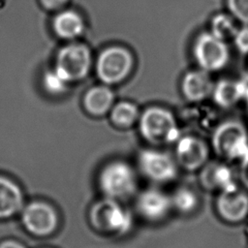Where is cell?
Listing matches in <instances>:
<instances>
[{
    "label": "cell",
    "instance_id": "obj_3",
    "mask_svg": "<svg viewBox=\"0 0 248 248\" xmlns=\"http://www.w3.org/2000/svg\"><path fill=\"white\" fill-rule=\"evenodd\" d=\"M22 228L38 238H48L60 232L62 217L59 209L45 199H30L18 215Z\"/></svg>",
    "mask_w": 248,
    "mask_h": 248
},
{
    "label": "cell",
    "instance_id": "obj_11",
    "mask_svg": "<svg viewBox=\"0 0 248 248\" xmlns=\"http://www.w3.org/2000/svg\"><path fill=\"white\" fill-rule=\"evenodd\" d=\"M91 56L83 45H70L60 50L57 55L55 69L68 80L83 78L90 67Z\"/></svg>",
    "mask_w": 248,
    "mask_h": 248
},
{
    "label": "cell",
    "instance_id": "obj_1",
    "mask_svg": "<svg viewBox=\"0 0 248 248\" xmlns=\"http://www.w3.org/2000/svg\"><path fill=\"white\" fill-rule=\"evenodd\" d=\"M95 181L100 197L122 202L138 191L137 170L124 160H110L101 165Z\"/></svg>",
    "mask_w": 248,
    "mask_h": 248
},
{
    "label": "cell",
    "instance_id": "obj_24",
    "mask_svg": "<svg viewBox=\"0 0 248 248\" xmlns=\"http://www.w3.org/2000/svg\"><path fill=\"white\" fill-rule=\"evenodd\" d=\"M232 41L238 52L248 54V24H243L237 29Z\"/></svg>",
    "mask_w": 248,
    "mask_h": 248
},
{
    "label": "cell",
    "instance_id": "obj_9",
    "mask_svg": "<svg viewBox=\"0 0 248 248\" xmlns=\"http://www.w3.org/2000/svg\"><path fill=\"white\" fill-rule=\"evenodd\" d=\"M174 159L182 170L197 171L208 163L209 148L201 138L192 135L180 136L175 141Z\"/></svg>",
    "mask_w": 248,
    "mask_h": 248
},
{
    "label": "cell",
    "instance_id": "obj_18",
    "mask_svg": "<svg viewBox=\"0 0 248 248\" xmlns=\"http://www.w3.org/2000/svg\"><path fill=\"white\" fill-rule=\"evenodd\" d=\"M170 200L172 209L184 215L193 213L198 208L200 202L198 194L187 186L176 188L170 195Z\"/></svg>",
    "mask_w": 248,
    "mask_h": 248
},
{
    "label": "cell",
    "instance_id": "obj_10",
    "mask_svg": "<svg viewBox=\"0 0 248 248\" xmlns=\"http://www.w3.org/2000/svg\"><path fill=\"white\" fill-rule=\"evenodd\" d=\"M135 205L138 214L150 223L165 220L172 209L170 195L156 187L146 188L140 192L137 195Z\"/></svg>",
    "mask_w": 248,
    "mask_h": 248
},
{
    "label": "cell",
    "instance_id": "obj_2",
    "mask_svg": "<svg viewBox=\"0 0 248 248\" xmlns=\"http://www.w3.org/2000/svg\"><path fill=\"white\" fill-rule=\"evenodd\" d=\"M88 219L93 230L106 237H122L133 229L132 212L122 202L100 197L89 207Z\"/></svg>",
    "mask_w": 248,
    "mask_h": 248
},
{
    "label": "cell",
    "instance_id": "obj_19",
    "mask_svg": "<svg viewBox=\"0 0 248 248\" xmlns=\"http://www.w3.org/2000/svg\"><path fill=\"white\" fill-rule=\"evenodd\" d=\"M54 29L62 38H74L81 33L83 22L75 12H64L54 19Z\"/></svg>",
    "mask_w": 248,
    "mask_h": 248
},
{
    "label": "cell",
    "instance_id": "obj_4",
    "mask_svg": "<svg viewBox=\"0 0 248 248\" xmlns=\"http://www.w3.org/2000/svg\"><path fill=\"white\" fill-rule=\"evenodd\" d=\"M138 123L141 138L152 145L170 144L180 137L174 115L162 107L152 106L144 109Z\"/></svg>",
    "mask_w": 248,
    "mask_h": 248
},
{
    "label": "cell",
    "instance_id": "obj_16",
    "mask_svg": "<svg viewBox=\"0 0 248 248\" xmlns=\"http://www.w3.org/2000/svg\"><path fill=\"white\" fill-rule=\"evenodd\" d=\"M247 87V81L223 78L214 83L211 97L217 106L224 108H232L244 99Z\"/></svg>",
    "mask_w": 248,
    "mask_h": 248
},
{
    "label": "cell",
    "instance_id": "obj_20",
    "mask_svg": "<svg viewBox=\"0 0 248 248\" xmlns=\"http://www.w3.org/2000/svg\"><path fill=\"white\" fill-rule=\"evenodd\" d=\"M140 110L137 105L131 102H119L114 105L110 111V118L113 124L120 128L133 126L140 118Z\"/></svg>",
    "mask_w": 248,
    "mask_h": 248
},
{
    "label": "cell",
    "instance_id": "obj_21",
    "mask_svg": "<svg viewBox=\"0 0 248 248\" xmlns=\"http://www.w3.org/2000/svg\"><path fill=\"white\" fill-rule=\"evenodd\" d=\"M234 20L231 14H218L211 19L209 32L224 42L232 40L238 29Z\"/></svg>",
    "mask_w": 248,
    "mask_h": 248
},
{
    "label": "cell",
    "instance_id": "obj_7",
    "mask_svg": "<svg viewBox=\"0 0 248 248\" xmlns=\"http://www.w3.org/2000/svg\"><path fill=\"white\" fill-rule=\"evenodd\" d=\"M193 54L199 68L208 73L224 69L230 58L227 43L210 32L198 35L194 42Z\"/></svg>",
    "mask_w": 248,
    "mask_h": 248
},
{
    "label": "cell",
    "instance_id": "obj_23",
    "mask_svg": "<svg viewBox=\"0 0 248 248\" xmlns=\"http://www.w3.org/2000/svg\"><path fill=\"white\" fill-rule=\"evenodd\" d=\"M227 7L235 20L248 24V0H227Z\"/></svg>",
    "mask_w": 248,
    "mask_h": 248
},
{
    "label": "cell",
    "instance_id": "obj_12",
    "mask_svg": "<svg viewBox=\"0 0 248 248\" xmlns=\"http://www.w3.org/2000/svg\"><path fill=\"white\" fill-rule=\"evenodd\" d=\"M215 209L228 224H238L248 216V193L238 186L218 193Z\"/></svg>",
    "mask_w": 248,
    "mask_h": 248
},
{
    "label": "cell",
    "instance_id": "obj_6",
    "mask_svg": "<svg viewBox=\"0 0 248 248\" xmlns=\"http://www.w3.org/2000/svg\"><path fill=\"white\" fill-rule=\"evenodd\" d=\"M137 167L140 173L154 184L172 182L177 177L179 169L174 156L154 148H145L139 152Z\"/></svg>",
    "mask_w": 248,
    "mask_h": 248
},
{
    "label": "cell",
    "instance_id": "obj_27",
    "mask_svg": "<svg viewBox=\"0 0 248 248\" xmlns=\"http://www.w3.org/2000/svg\"><path fill=\"white\" fill-rule=\"evenodd\" d=\"M43 5L48 9H56L61 7L67 0H41Z\"/></svg>",
    "mask_w": 248,
    "mask_h": 248
},
{
    "label": "cell",
    "instance_id": "obj_8",
    "mask_svg": "<svg viewBox=\"0 0 248 248\" xmlns=\"http://www.w3.org/2000/svg\"><path fill=\"white\" fill-rule=\"evenodd\" d=\"M134 62L130 50L122 46H110L98 57L96 65L98 77L105 83H118L129 76Z\"/></svg>",
    "mask_w": 248,
    "mask_h": 248
},
{
    "label": "cell",
    "instance_id": "obj_25",
    "mask_svg": "<svg viewBox=\"0 0 248 248\" xmlns=\"http://www.w3.org/2000/svg\"><path fill=\"white\" fill-rule=\"evenodd\" d=\"M238 179L242 183L245 190L248 191V151L239 160V168L237 171Z\"/></svg>",
    "mask_w": 248,
    "mask_h": 248
},
{
    "label": "cell",
    "instance_id": "obj_29",
    "mask_svg": "<svg viewBox=\"0 0 248 248\" xmlns=\"http://www.w3.org/2000/svg\"><path fill=\"white\" fill-rule=\"evenodd\" d=\"M44 248H49V247H44Z\"/></svg>",
    "mask_w": 248,
    "mask_h": 248
},
{
    "label": "cell",
    "instance_id": "obj_15",
    "mask_svg": "<svg viewBox=\"0 0 248 248\" xmlns=\"http://www.w3.org/2000/svg\"><path fill=\"white\" fill-rule=\"evenodd\" d=\"M213 88L209 73L200 68L187 72L181 80V92L192 103H200L211 96Z\"/></svg>",
    "mask_w": 248,
    "mask_h": 248
},
{
    "label": "cell",
    "instance_id": "obj_28",
    "mask_svg": "<svg viewBox=\"0 0 248 248\" xmlns=\"http://www.w3.org/2000/svg\"><path fill=\"white\" fill-rule=\"evenodd\" d=\"M244 100H245V104H246V109H247V113H248V87L244 96Z\"/></svg>",
    "mask_w": 248,
    "mask_h": 248
},
{
    "label": "cell",
    "instance_id": "obj_26",
    "mask_svg": "<svg viewBox=\"0 0 248 248\" xmlns=\"http://www.w3.org/2000/svg\"><path fill=\"white\" fill-rule=\"evenodd\" d=\"M0 248H29L25 243L15 239V238H7L0 241Z\"/></svg>",
    "mask_w": 248,
    "mask_h": 248
},
{
    "label": "cell",
    "instance_id": "obj_17",
    "mask_svg": "<svg viewBox=\"0 0 248 248\" xmlns=\"http://www.w3.org/2000/svg\"><path fill=\"white\" fill-rule=\"evenodd\" d=\"M113 93L107 86H96L90 89L84 99L86 109L94 115L106 113L113 103Z\"/></svg>",
    "mask_w": 248,
    "mask_h": 248
},
{
    "label": "cell",
    "instance_id": "obj_22",
    "mask_svg": "<svg viewBox=\"0 0 248 248\" xmlns=\"http://www.w3.org/2000/svg\"><path fill=\"white\" fill-rule=\"evenodd\" d=\"M68 82L69 81L56 69L46 73L44 78V85L46 89L52 94L63 92Z\"/></svg>",
    "mask_w": 248,
    "mask_h": 248
},
{
    "label": "cell",
    "instance_id": "obj_14",
    "mask_svg": "<svg viewBox=\"0 0 248 248\" xmlns=\"http://www.w3.org/2000/svg\"><path fill=\"white\" fill-rule=\"evenodd\" d=\"M199 180L207 191L223 192L237 187L233 170L225 163H207L200 170Z\"/></svg>",
    "mask_w": 248,
    "mask_h": 248
},
{
    "label": "cell",
    "instance_id": "obj_13",
    "mask_svg": "<svg viewBox=\"0 0 248 248\" xmlns=\"http://www.w3.org/2000/svg\"><path fill=\"white\" fill-rule=\"evenodd\" d=\"M28 198L14 177L0 172V221L17 218Z\"/></svg>",
    "mask_w": 248,
    "mask_h": 248
},
{
    "label": "cell",
    "instance_id": "obj_5",
    "mask_svg": "<svg viewBox=\"0 0 248 248\" xmlns=\"http://www.w3.org/2000/svg\"><path fill=\"white\" fill-rule=\"evenodd\" d=\"M211 145L220 158L227 161H239L248 151L246 127L237 120L221 122L212 133Z\"/></svg>",
    "mask_w": 248,
    "mask_h": 248
}]
</instances>
